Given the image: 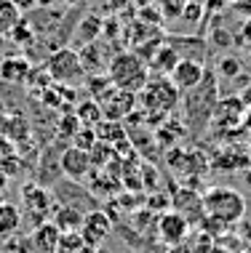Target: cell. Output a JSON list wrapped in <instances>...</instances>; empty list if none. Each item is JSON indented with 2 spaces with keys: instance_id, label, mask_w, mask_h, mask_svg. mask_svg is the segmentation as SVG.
<instances>
[{
  "instance_id": "obj_1",
  "label": "cell",
  "mask_w": 251,
  "mask_h": 253,
  "mask_svg": "<svg viewBox=\"0 0 251 253\" xmlns=\"http://www.w3.org/2000/svg\"><path fill=\"white\" fill-rule=\"evenodd\" d=\"M107 78L112 80V85L118 91H131L139 93L145 83L150 80V70H147V61L134 51H120L110 59L107 67Z\"/></svg>"
},
{
  "instance_id": "obj_2",
  "label": "cell",
  "mask_w": 251,
  "mask_h": 253,
  "mask_svg": "<svg viewBox=\"0 0 251 253\" xmlns=\"http://www.w3.org/2000/svg\"><path fill=\"white\" fill-rule=\"evenodd\" d=\"M182 93L174 88V83L168 78H160V75H150V80L145 83V88L137 93V107H142L145 115H158V118H166L168 112H174L176 104H179Z\"/></svg>"
},
{
  "instance_id": "obj_3",
  "label": "cell",
  "mask_w": 251,
  "mask_h": 253,
  "mask_svg": "<svg viewBox=\"0 0 251 253\" xmlns=\"http://www.w3.org/2000/svg\"><path fill=\"white\" fill-rule=\"evenodd\" d=\"M203 200V211H206L208 218H216L222 224H235L246 216V200H243L241 192L230 187H214L208 189Z\"/></svg>"
},
{
  "instance_id": "obj_4",
  "label": "cell",
  "mask_w": 251,
  "mask_h": 253,
  "mask_svg": "<svg viewBox=\"0 0 251 253\" xmlns=\"http://www.w3.org/2000/svg\"><path fill=\"white\" fill-rule=\"evenodd\" d=\"M46 72L59 85H78V83H86V78H88L83 70V61H80V53L75 48L53 51L46 59Z\"/></svg>"
},
{
  "instance_id": "obj_5",
  "label": "cell",
  "mask_w": 251,
  "mask_h": 253,
  "mask_svg": "<svg viewBox=\"0 0 251 253\" xmlns=\"http://www.w3.org/2000/svg\"><path fill=\"white\" fill-rule=\"evenodd\" d=\"M203 78H206V70H203L201 61L198 59H185V56L176 61V67L171 70V75H168V80L174 83V88L179 93H190L193 88H198L203 83Z\"/></svg>"
},
{
  "instance_id": "obj_6",
  "label": "cell",
  "mask_w": 251,
  "mask_h": 253,
  "mask_svg": "<svg viewBox=\"0 0 251 253\" xmlns=\"http://www.w3.org/2000/svg\"><path fill=\"white\" fill-rule=\"evenodd\" d=\"M134 109H137V93H131V91H118V88H115L110 96L99 101L101 118H104V120H115V123L126 120Z\"/></svg>"
},
{
  "instance_id": "obj_7",
  "label": "cell",
  "mask_w": 251,
  "mask_h": 253,
  "mask_svg": "<svg viewBox=\"0 0 251 253\" xmlns=\"http://www.w3.org/2000/svg\"><path fill=\"white\" fill-rule=\"evenodd\" d=\"M59 166H62V173L72 181H83L91 170V152L88 149H80V147H67L62 157H59Z\"/></svg>"
},
{
  "instance_id": "obj_8",
  "label": "cell",
  "mask_w": 251,
  "mask_h": 253,
  "mask_svg": "<svg viewBox=\"0 0 251 253\" xmlns=\"http://www.w3.org/2000/svg\"><path fill=\"white\" fill-rule=\"evenodd\" d=\"M110 229H112V224H110V218H107V213H101V211H91V213L83 216V224H80L78 235L83 237L86 245H91V248H94V245L104 243V237L110 235Z\"/></svg>"
},
{
  "instance_id": "obj_9",
  "label": "cell",
  "mask_w": 251,
  "mask_h": 253,
  "mask_svg": "<svg viewBox=\"0 0 251 253\" xmlns=\"http://www.w3.org/2000/svg\"><path fill=\"white\" fill-rule=\"evenodd\" d=\"M187 216H182V213H176V211H168V213L160 216V221H158V235H160V240L168 243V245H176V243H182L187 237Z\"/></svg>"
},
{
  "instance_id": "obj_10",
  "label": "cell",
  "mask_w": 251,
  "mask_h": 253,
  "mask_svg": "<svg viewBox=\"0 0 251 253\" xmlns=\"http://www.w3.org/2000/svg\"><path fill=\"white\" fill-rule=\"evenodd\" d=\"M179 51L174 48L171 43H163L160 40L158 43V48H155V53H150L145 61H147V70H150V75H171V70L176 67V61H179Z\"/></svg>"
},
{
  "instance_id": "obj_11",
  "label": "cell",
  "mask_w": 251,
  "mask_h": 253,
  "mask_svg": "<svg viewBox=\"0 0 251 253\" xmlns=\"http://www.w3.org/2000/svg\"><path fill=\"white\" fill-rule=\"evenodd\" d=\"M59 237H62V232L56 229V224L40 221L35 227V232L30 235V248H32V253H56Z\"/></svg>"
},
{
  "instance_id": "obj_12",
  "label": "cell",
  "mask_w": 251,
  "mask_h": 253,
  "mask_svg": "<svg viewBox=\"0 0 251 253\" xmlns=\"http://www.w3.org/2000/svg\"><path fill=\"white\" fill-rule=\"evenodd\" d=\"M22 203L32 213V218H38V221H43L51 211V195L43 187H38V184H27L22 189Z\"/></svg>"
},
{
  "instance_id": "obj_13",
  "label": "cell",
  "mask_w": 251,
  "mask_h": 253,
  "mask_svg": "<svg viewBox=\"0 0 251 253\" xmlns=\"http://www.w3.org/2000/svg\"><path fill=\"white\" fill-rule=\"evenodd\" d=\"M32 64L27 56H5L0 61V80L3 83H13V85H22L24 80H30Z\"/></svg>"
},
{
  "instance_id": "obj_14",
  "label": "cell",
  "mask_w": 251,
  "mask_h": 253,
  "mask_svg": "<svg viewBox=\"0 0 251 253\" xmlns=\"http://www.w3.org/2000/svg\"><path fill=\"white\" fill-rule=\"evenodd\" d=\"M19 224H22L19 208H13L11 203H0V240H8L16 235Z\"/></svg>"
},
{
  "instance_id": "obj_15",
  "label": "cell",
  "mask_w": 251,
  "mask_h": 253,
  "mask_svg": "<svg viewBox=\"0 0 251 253\" xmlns=\"http://www.w3.org/2000/svg\"><path fill=\"white\" fill-rule=\"evenodd\" d=\"M86 91L91 93V101L99 104L101 99H107L115 91V85H112V80L107 78V72L104 75H88L86 78Z\"/></svg>"
},
{
  "instance_id": "obj_16",
  "label": "cell",
  "mask_w": 251,
  "mask_h": 253,
  "mask_svg": "<svg viewBox=\"0 0 251 253\" xmlns=\"http://www.w3.org/2000/svg\"><path fill=\"white\" fill-rule=\"evenodd\" d=\"M22 11L11 3V0H0V38L3 35H11V30L22 22Z\"/></svg>"
},
{
  "instance_id": "obj_17",
  "label": "cell",
  "mask_w": 251,
  "mask_h": 253,
  "mask_svg": "<svg viewBox=\"0 0 251 253\" xmlns=\"http://www.w3.org/2000/svg\"><path fill=\"white\" fill-rule=\"evenodd\" d=\"M53 224H56L59 232H78L80 224H83V216L75 208H56L53 211Z\"/></svg>"
},
{
  "instance_id": "obj_18",
  "label": "cell",
  "mask_w": 251,
  "mask_h": 253,
  "mask_svg": "<svg viewBox=\"0 0 251 253\" xmlns=\"http://www.w3.org/2000/svg\"><path fill=\"white\" fill-rule=\"evenodd\" d=\"M94 136H97V141H104V144L112 147V144H118V139H123V128L115 120H101L94 128Z\"/></svg>"
},
{
  "instance_id": "obj_19",
  "label": "cell",
  "mask_w": 251,
  "mask_h": 253,
  "mask_svg": "<svg viewBox=\"0 0 251 253\" xmlns=\"http://www.w3.org/2000/svg\"><path fill=\"white\" fill-rule=\"evenodd\" d=\"M152 3L163 19H179L182 13H185V8L190 5V0H152Z\"/></svg>"
},
{
  "instance_id": "obj_20",
  "label": "cell",
  "mask_w": 251,
  "mask_h": 253,
  "mask_svg": "<svg viewBox=\"0 0 251 253\" xmlns=\"http://www.w3.org/2000/svg\"><path fill=\"white\" fill-rule=\"evenodd\" d=\"M99 32H101V19L99 16H86L83 19V24L78 27V38L83 40V43H94V40L99 38Z\"/></svg>"
},
{
  "instance_id": "obj_21",
  "label": "cell",
  "mask_w": 251,
  "mask_h": 253,
  "mask_svg": "<svg viewBox=\"0 0 251 253\" xmlns=\"http://www.w3.org/2000/svg\"><path fill=\"white\" fill-rule=\"evenodd\" d=\"M83 237L78 235V232H62V237H59V248L56 253H80L83 248Z\"/></svg>"
},
{
  "instance_id": "obj_22",
  "label": "cell",
  "mask_w": 251,
  "mask_h": 253,
  "mask_svg": "<svg viewBox=\"0 0 251 253\" xmlns=\"http://www.w3.org/2000/svg\"><path fill=\"white\" fill-rule=\"evenodd\" d=\"M80 120H86V126H94V123L101 120V112H99V104H97V101H88L86 107L78 109V123H80Z\"/></svg>"
},
{
  "instance_id": "obj_23",
  "label": "cell",
  "mask_w": 251,
  "mask_h": 253,
  "mask_svg": "<svg viewBox=\"0 0 251 253\" xmlns=\"http://www.w3.org/2000/svg\"><path fill=\"white\" fill-rule=\"evenodd\" d=\"M241 72V61L235 56H222L219 59V75H227V78H233V75Z\"/></svg>"
},
{
  "instance_id": "obj_24",
  "label": "cell",
  "mask_w": 251,
  "mask_h": 253,
  "mask_svg": "<svg viewBox=\"0 0 251 253\" xmlns=\"http://www.w3.org/2000/svg\"><path fill=\"white\" fill-rule=\"evenodd\" d=\"M233 3V8L241 13V16H246V19H251V0H230Z\"/></svg>"
},
{
  "instance_id": "obj_25",
  "label": "cell",
  "mask_w": 251,
  "mask_h": 253,
  "mask_svg": "<svg viewBox=\"0 0 251 253\" xmlns=\"http://www.w3.org/2000/svg\"><path fill=\"white\" fill-rule=\"evenodd\" d=\"M128 3H131V0H107V11H112V13L118 11V8L123 11L126 5H128Z\"/></svg>"
},
{
  "instance_id": "obj_26",
  "label": "cell",
  "mask_w": 251,
  "mask_h": 253,
  "mask_svg": "<svg viewBox=\"0 0 251 253\" xmlns=\"http://www.w3.org/2000/svg\"><path fill=\"white\" fill-rule=\"evenodd\" d=\"M11 3L16 5V8L22 11V13H24V11H30V8H35V5H32V0H11Z\"/></svg>"
},
{
  "instance_id": "obj_27",
  "label": "cell",
  "mask_w": 251,
  "mask_h": 253,
  "mask_svg": "<svg viewBox=\"0 0 251 253\" xmlns=\"http://www.w3.org/2000/svg\"><path fill=\"white\" fill-rule=\"evenodd\" d=\"M56 3H59V0H32V5H35V8H53Z\"/></svg>"
},
{
  "instance_id": "obj_28",
  "label": "cell",
  "mask_w": 251,
  "mask_h": 253,
  "mask_svg": "<svg viewBox=\"0 0 251 253\" xmlns=\"http://www.w3.org/2000/svg\"><path fill=\"white\" fill-rule=\"evenodd\" d=\"M59 3H64V5H72V8H75V5H86L88 0H59Z\"/></svg>"
},
{
  "instance_id": "obj_29",
  "label": "cell",
  "mask_w": 251,
  "mask_h": 253,
  "mask_svg": "<svg viewBox=\"0 0 251 253\" xmlns=\"http://www.w3.org/2000/svg\"><path fill=\"white\" fill-rule=\"evenodd\" d=\"M243 38H246V40H251V19L246 22V27H243Z\"/></svg>"
},
{
  "instance_id": "obj_30",
  "label": "cell",
  "mask_w": 251,
  "mask_h": 253,
  "mask_svg": "<svg viewBox=\"0 0 251 253\" xmlns=\"http://www.w3.org/2000/svg\"><path fill=\"white\" fill-rule=\"evenodd\" d=\"M246 184L251 187V166H249V170H246Z\"/></svg>"
},
{
  "instance_id": "obj_31",
  "label": "cell",
  "mask_w": 251,
  "mask_h": 253,
  "mask_svg": "<svg viewBox=\"0 0 251 253\" xmlns=\"http://www.w3.org/2000/svg\"><path fill=\"white\" fill-rule=\"evenodd\" d=\"M249 157H251V144H249Z\"/></svg>"
},
{
  "instance_id": "obj_32",
  "label": "cell",
  "mask_w": 251,
  "mask_h": 253,
  "mask_svg": "<svg viewBox=\"0 0 251 253\" xmlns=\"http://www.w3.org/2000/svg\"><path fill=\"white\" fill-rule=\"evenodd\" d=\"M142 3H147V0H142Z\"/></svg>"
},
{
  "instance_id": "obj_33",
  "label": "cell",
  "mask_w": 251,
  "mask_h": 253,
  "mask_svg": "<svg viewBox=\"0 0 251 253\" xmlns=\"http://www.w3.org/2000/svg\"><path fill=\"white\" fill-rule=\"evenodd\" d=\"M0 253H5V251H0Z\"/></svg>"
}]
</instances>
